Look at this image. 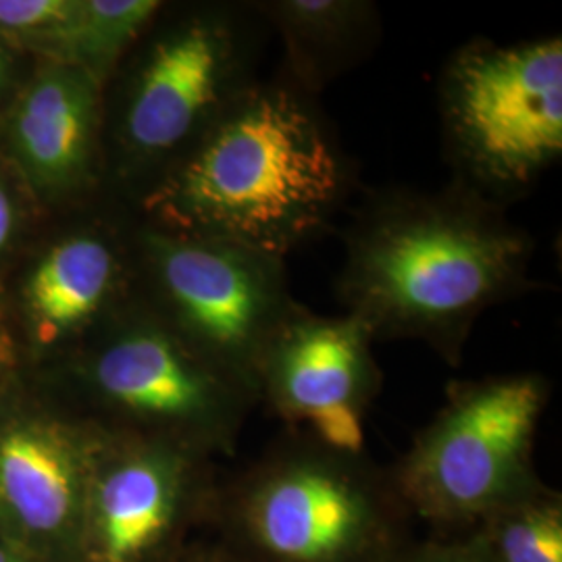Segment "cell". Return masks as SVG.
I'll use <instances>...</instances> for the list:
<instances>
[{
    "instance_id": "1",
    "label": "cell",
    "mask_w": 562,
    "mask_h": 562,
    "mask_svg": "<svg viewBox=\"0 0 562 562\" xmlns=\"http://www.w3.org/2000/svg\"><path fill=\"white\" fill-rule=\"evenodd\" d=\"M341 244V313L375 341H422L450 367L461 364L485 311L531 288V234L457 181L369 190Z\"/></svg>"
},
{
    "instance_id": "2",
    "label": "cell",
    "mask_w": 562,
    "mask_h": 562,
    "mask_svg": "<svg viewBox=\"0 0 562 562\" xmlns=\"http://www.w3.org/2000/svg\"><path fill=\"white\" fill-rule=\"evenodd\" d=\"M359 173L319 97L259 78L140 196L144 223L285 259L323 238Z\"/></svg>"
},
{
    "instance_id": "3",
    "label": "cell",
    "mask_w": 562,
    "mask_h": 562,
    "mask_svg": "<svg viewBox=\"0 0 562 562\" xmlns=\"http://www.w3.org/2000/svg\"><path fill=\"white\" fill-rule=\"evenodd\" d=\"M411 519L390 469L299 429L217 485L209 513L236 562H398Z\"/></svg>"
},
{
    "instance_id": "4",
    "label": "cell",
    "mask_w": 562,
    "mask_h": 562,
    "mask_svg": "<svg viewBox=\"0 0 562 562\" xmlns=\"http://www.w3.org/2000/svg\"><path fill=\"white\" fill-rule=\"evenodd\" d=\"M438 102L450 181L508 209L561 161V36L464 42L443 65Z\"/></svg>"
},
{
    "instance_id": "5",
    "label": "cell",
    "mask_w": 562,
    "mask_h": 562,
    "mask_svg": "<svg viewBox=\"0 0 562 562\" xmlns=\"http://www.w3.org/2000/svg\"><path fill=\"white\" fill-rule=\"evenodd\" d=\"M550 394L536 371L450 383L442 408L390 469L408 513L467 533L542 482L533 454Z\"/></svg>"
},
{
    "instance_id": "6",
    "label": "cell",
    "mask_w": 562,
    "mask_h": 562,
    "mask_svg": "<svg viewBox=\"0 0 562 562\" xmlns=\"http://www.w3.org/2000/svg\"><path fill=\"white\" fill-rule=\"evenodd\" d=\"M267 34L252 2L202 4L153 34L127 78L115 125L127 165L155 171L153 183L180 161L261 78Z\"/></svg>"
},
{
    "instance_id": "7",
    "label": "cell",
    "mask_w": 562,
    "mask_h": 562,
    "mask_svg": "<svg viewBox=\"0 0 562 562\" xmlns=\"http://www.w3.org/2000/svg\"><path fill=\"white\" fill-rule=\"evenodd\" d=\"M83 375L115 419L109 434L176 443L209 459L236 452L244 425L259 406L248 383L150 308L113 323Z\"/></svg>"
},
{
    "instance_id": "8",
    "label": "cell",
    "mask_w": 562,
    "mask_h": 562,
    "mask_svg": "<svg viewBox=\"0 0 562 562\" xmlns=\"http://www.w3.org/2000/svg\"><path fill=\"white\" fill-rule=\"evenodd\" d=\"M136 246L153 292L148 308L257 392L262 355L299 302L285 262L148 223Z\"/></svg>"
},
{
    "instance_id": "9",
    "label": "cell",
    "mask_w": 562,
    "mask_h": 562,
    "mask_svg": "<svg viewBox=\"0 0 562 562\" xmlns=\"http://www.w3.org/2000/svg\"><path fill=\"white\" fill-rule=\"evenodd\" d=\"M211 459L176 443L111 434L97 462L80 562H173L190 525L209 519Z\"/></svg>"
},
{
    "instance_id": "10",
    "label": "cell",
    "mask_w": 562,
    "mask_h": 562,
    "mask_svg": "<svg viewBox=\"0 0 562 562\" xmlns=\"http://www.w3.org/2000/svg\"><path fill=\"white\" fill-rule=\"evenodd\" d=\"M373 344L352 315H317L296 302L262 355L259 404L325 446L362 452V417L382 390Z\"/></svg>"
},
{
    "instance_id": "11",
    "label": "cell",
    "mask_w": 562,
    "mask_h": 562,
    "mask_svg": "<svg viewBox=\"0 0 562 562\" xmlns=\"http://www.w3.org/2000/svg\"><path fill=\"white\" fill-rule=\"evenodd\" d=\"M101 423L0 422V527L34 562H80L88 490L109 442Z\"/></svg>"
},
{
    "instance_id": "12",
    "label": "cell",
    "mask_w": 562,
    "mask_h": 562,
    "mask_svg": "<svg viewBox=\"0 0 562 562\" xmlns=\"http://www.w3.org/2000/svg\"><path fill=\"white\" fill-rule=\"evenodd\" d=\"M101 121V86L76 67L50 63L15 102L7 134L32 183L69 190L90 180Z\"/></svg>"
},
{
    "instance_id": "13",
    "label": "cell",
    "mask_w": 562,
    "mask_h": 562,
    "mask_svg": "<svg viewBox=\"0 0 562 562\" xmlns=\"http://www.w3.org/2000/svg\"><path fill=\"white\" fill-rule=\"evenodd\" d=\"M127 281V255L111 236L81 232L55 244L23 292L36 340L50 346L101 323L125 299Z\"/></svg>"
},
{
    "instance_id": "14",
    "label": "cell",
    "mask_w": 562,
    "mask_h": 562,
    "mask_svg": "<svg viewBox=\"0 0 562 562\" xmlns=\"http://www.w3.org/2000/svg\"><path fill=\"white\" fill-rule=\"evenodd\" d=\"M283 46L281 71L313 97L369 59L382 38L380 9L369 0L252 2Z\"/></svg>"
},
{
    "instance_id": "15",
    "label": "cell",
    "mask_w": 562,
    "mask_h": 562,
    "mask_svg": "<svg viewBox=\"0 0 562 562\" xmlns=\"http://www.w3.org/2000/svg\"><path fill=\"white\" fill-rule=\"evenodd\" d=\"M462 538L485 562H562V496L540 482L475 522Z\"/></svg>"
},
{
    "instance_id": "16",
    "label": "cell",
    "mask_w": 562,
    "mask_h": 562,
    "mask_svg": "<svg viewBox=\"0 0 562 562\" xmlns=\"http://www.w3.org/2000/svg\"><path fill=\"white\" fill-rule=\"evenodd\" d=\"M161 7L159 0H78L60 65L80 69L104 90Z\"/></svg>"
},
{
    "instance_id": "17",
    "label": "cell",
    "mask_w": 562,
    "mask_h": 562,
    "mask_svg": "<svg viewBox=\"0 0 562 562\" xmlns=\"http://www.w3.org/2000/svg\"><path fill=\"white\" fill-rule=\"evenodd\" d=\"M78 0H0V36L60 63Z\"/></svg>"
},
{
    "instance_id": "18",
    "label": "cell",
    "mask_w": 562,
    "mask_h": 562,
    "mask_svg": "<svg viewBox=\"0 0 562 562\" xmlns=\"http://www.w3.org/2000/svg\"><path fill=\"white\" fill-rule=\"evenodd\" d=\"M398 562H485L467 538L415 542Z\"/></svg>"
},
{
    "instance_id": "19",
    "label": "cell",
    "mask_w": 562,
    "mask_h": 562,
    "mask_svg": "<svg viewBox=\"0 0 562 562\" xmlns=\"http://www.w3.org/2000/svg\"><path fill=\"white\" fill-rule=\"evenodd\" d=\"M15 229V211L13 202L9 199L7 190L0 186V250L7 248V244L13 236Z\"/></svg>"
},
{
    "instance_id": "20",
    "label": "cell",
    "mask_w": 562,
    "mask_h": 562,
    "mask_svg": "<svg viewBox=\"0 0 562 562\" xmlns=\"http://www.w3.org/2000/svg\"><path fill=\"white\" fill-rule=\"evenodd\" d=\"M173 562H236L227 552L215 543L211 548H196V550H183Z\"/></svg>"
},
{
    "instance_id": "21",
    "label": "cell",
    "mask_w": 562,
    "mask_h": 562,
    "mask_svg": "<svg viewBox=\"0 0 562 562\" xmlns=\"http://www.w3.org/2000/svg\"><path fill=\"white\" fill-rule=\"evenodd\" d=\"M11 364H13V346L9 340V334L4 331V327L0 323V383L4 382Z\"/></svg>"
},
{
    "instance_id": "22",
    "label": "cell",
    "mask_w": 562,
    "mask_h": 562,
    "mask_svg": "<svg viewBox=\"0 0 562 562\" xmlns=\"http://www.w3.org/2000/svg\"><path fill=\"white\" fill-rule=\"evenodd\" d=\"M0 562H34L30 561L25 554H21L18 548H13L11 543L0 542Z\"/></svg>"
},
{
    "instance_id": "23",
    "label": "cell",
    "mask_w": 562,
    "mask_h": 562,
    "mask_svg": "<svg viewBox=\"0 0 562 562\" xmlns=\"http://www.w3.org/2000/svg\"><path fill=\"white\" fill-rule=\"evenodd\" d=\"M4 71H7V55H4V50L0 46V83L4 80Z\"/></svg>"
}]
</instances>
